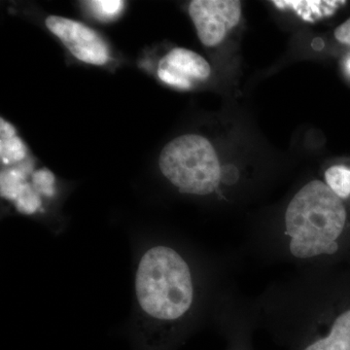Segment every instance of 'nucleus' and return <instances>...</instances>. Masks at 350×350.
<instances>
[{"label":"nucleus","mask_w":350,"mask_h":350,"mask_svg":"<svg viewBox=\"0 0 350 350\" xmlns=\"http://www.w3.org/2000/svg\"><path fill=\"white\" fill-rule=\"evenodd\" d=\"M16 135L15 128L5 120H0V137H13Z\"/></svg>","instance_id":"2eb2a0df"},{"label":"nucleus","mask_w":350,"mask_h":350,"mask_svg":"<svg viewBox=\"0 0 350 350\" xmlns=\"http://www.w3.org/2000/svg\"><path fill=\"white\" fill-rule=\"evenodd\" d=\"M27 146L17 135L0 137V158L3 165L19 163L27 157Z\"/></svg>","instance_id":"1a4fd4ad"},{"label":"nucleus","mask_w":350,"mask_h":350,"mask_svg":"<svg viewBox=\"0 0 350 350\" xmlns=\"http://www.w3.org/2000/svg\"><path fill=\"white\" fill-rule=\"evenodd\" d=\"M40 204L38 194L27 184L16 199L18 209L24 213H33L40 206Z\"/></svg>","instance_id":"f8f14e48"},{"label":"nucleus","mask_w":350,"mask_h":350,"mask_svg":"<svg viewBox=\"0 0 350 350\" xmlns=\"http://www.w3.org/2000/svg\"><path fill=\"white\" fill-rule=\"evenodd\" d=\"M232 350H250L247 347H244V345H238L237 347H234V349Z\"/></svg>","instance_id":"dca6fc26"},{"label":"nucleus","mask_w":350,"mask_h":350,"mask_svg":"<svg viewBox=\"0 0 350 350\" xmlns=\"http://www.w3.org/2000/svg\"><path fill=\"white\" fill-rule=\"evenodd\" d=\"M273 3L280 8L293 9L304 19L308 21L312 15L317 17L330 15L345 1H273Z\"/></svg>","instance_id":"0eeeda50"},{"label":"nucleus","mask_w":350,"mask_h":350,"mask_svg":"<svg viewBox=\"0 0 350 350\" xmlns=\"http://www.w3.org/2000/svg\"><path fill=\"white\" fill-rule=\"evenodd\" d=\"M335 38L338 42L350 45V19L337 27L335 31Z\"/></svg>","instance_id":"4468645a"},{"label":"nucleus","mask_w":350,"mask_h":350,"mask_svg":"<svg viewBox=\"0 0 350 350\" xmlns=\"http://www.w3.org/2000/svg\"><path fill=\"white\" fill-rule=\"evenodd\" d=\"M138 350H172L194 308V273L174 248L155 245L140 257L135 278Z\"/></svg>","instance_id":"f257e3e1"},{"label":"nucleus","mask_w":350,"mask_h":350,"mask_svg":"<svg viewBox=\"0 0 350 350\" xmlns=\"http://www.w3.org/2000/svg\"><path fill=\"white\" fill-rule=\"evenodd\" d=\"M347 219L344 200L325 182H308L294 196L285 211L288 253L301 262L336 254Z\"/></svg>","instance_id":"f03ea898"},{"label":"nucleus","mask_w":350,"mask_h":350,"mask_svg":"<svg viewBox=\"0 0 350 350\" xmlns=\"http://www.w3.org/2000/svg\"><path fill=\"white\" fill-rule=\"evenodd\" d=\"M349 68L350 69V62H349Z\"/></svg>","instance_id":"f3484780"},{"label":"nucleus","mask_w":350,"mask_h":350,"mask_svg":"<svg viewBox=\"0 0 350 350\" xmlns=\"http://www.w3.org/2000/svg\"><path fill=\"white\" fill-rule=\"evenodd\" d=\"M45 25L79 61L103 66L109 59L107 44L87 25L59 16H49Z\"/></svg>","instance_id":"39448f33"},{"label":"nucleus","mask_w":350,"mask_h":350,"mask_svg":"<svg viewBox=\"0 0 350 350\" xmlns=\"http://www.w3.org/2000/svg\"><path fill=\"white\" fill-rule=\"evenodd\" d=\"M88 4L100 18L110 20L122 12L125 2L120 0H98L88 2Z\"/></svg>","instance_id":"9b49d317"},{"label":"nucleus","mask_w":350,"mask_h":350,"mask_svg":"<svg viewBox=\"0 0 350 350\" xmlns=\"http://www.w3.org/2000/svg\"><path fill=\"white\" fill-rule=\"evenodd\" d=\"M54 181V175L50 170L46 169L38 170L33 175V183L36 190L46 196L53 194Z\"/></svg>","instance_id":"ddd939ff"},{"label":"nucleus","mask_w":350,"mask_h":350,"mask_svg":"<svg viewBox=\"0 0 350 350\" xmlns=\"http://www.w3.org/2000/svg\"><path fill=\"white\" fill-rule=\"evenodd\" d=\"M25 186L24 175L19 170L11 169L2 172L1 195L3 197L16 200Z\"/></svg>","instance_id":"9d476101"},{"label":"nucleus","mask_w":350,"mask_h":350,"mask_svg":"<svg viewBox=\"0 0 350 350\" xmlns=\"http://www.w3.org/2000/svg\"><path fill=\"white\" fill-rule=\"evenodd\" d=\"M211 72V66L204 57L184 48L170 51L158 69L162 81L182 90L190 89L194 81H204Z\"/></svg>","instance_id":"423d86ee"},{"label":"nucleus","mask_w":350,"mask_h":350,"mask_svg":"<svg viewBox=\"0 0 350 350\" xmlns=\"http://www.w3.org/2000/svg\"><path fill=\"white\" fill-rule=\"evenodd\" d=\"M189 14L200 40L214 47L224 40L228 32L239 24L241 2L238 0H193Z\"/></svg>","instance_id":"20e7f679"},{"label":"nucleus","mask_w":350,"mask_h":350,"mask_svg":"<svg viewBox=\"0 0 350 350\" xmlns=\"http://www.w3.org/2000/svg\"><path fill=\"white\" fill-rule=\"evenodd\" d=\"M163 176L183 194L207 196L217 190L222 170L213 144L197 135L174 138L159 159Z\"/></svg>","instance_id":"7ed1b4c3"},{"label":"nucleus","mask_w":350,"mask_h":350,"mask_svg":"<svg viewBox=\"0 0 350 350\" xmlns=\"http://www.w3.org/2000/svg\"><path fill=\"white\" fill-rule=\"evenodd\" d=\"M325 183L340 199L350 198V170L345 165H333L324 174Z\"/></svg>","instance_id":"6e6552de"}]
</instances>
